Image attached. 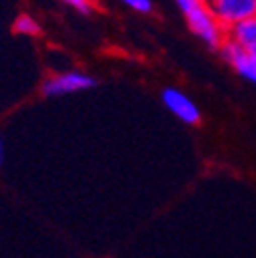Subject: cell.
<instances>
[{
  "mask_svg": "<svg viewBox=\"0 0 256 258\" xmlns=\"http://www.w3.org/2000/svg\"><path fill=\"white\" fill-rule=\"evenodd\" d=\"M184 17H186V23H188L190 31H193L199 39H203L211 49H219L221 43L226 41L223 39L226 37V27L217 21V17L211 13L207 3H199Z\"/></svg>",
  "mask_w": 256,
  "mask_h": 258,
  "instance_id": "6da1fadb",
  "label": "cell"
},
{
  "mask_svg": "<svg viewBox=\"0 0 256 258\" xmlns=\"http://www.w3.org/2000/svg\"><path fill=\"white\" fill-rule=\"evenodd\" d=\"M209 9L223 27L230 29L238 21L256 17V0H211Z\"/></svg>",
  "mask_w": 256,
  "mask_h": 258,
  "instance_id": "7a4b0ae2",
  "label": "cell"
},
{
  "mask_svg": "<svg viewBox=\"0 0 256 258\" xmlns=\"http://www.w3.org/2000/svg\"><path fill=\"white\" fill-rule=\"evenodd\" d=\"M219 51H221V57L226 59L230 66H234V70L240 76H244L246 80L256 84V59L240 43H236L234 39H228L221 43Z\"/></svg>",
  "mask_w": 256,
  "mask_h": 258,
  "instance_id": "3957f363",
  "label": "cell"
},
{
  "mask_svg": "<svg viewBox=\"0 0 256 258\" xmlns=\"http://www.w3.org/2000/svg\"><path fill=\"white\" fill-rule=\"evenodd\" d=\"M94 78L82 74V72H66V74H59L53 76L49 80H45L43 84V92L47 96H59V94H68V92H78V90H86L92 88Z\"/></svg>",
  "mask_w": 256,
  "mask_h": 258,
  "instance_id": "277c9868",
  "label": "cell"
},
{
  "mask_svg": "<svg viewBox=\"0 0 256 258\" xmlns=\"http://www.w3.org/2000/svg\"><path fill=\"white\" fill-rule=\"evenodd\" d=\"M162 101H164V105H166L180 121H184V123H188V125L199 123L201 113H199L197 105L190 101L184 92H180V90H176V88H166V90L162 92Z\"/></svg>",
  "mask_w": 256,
  "mask_h": 258,
  "instance_id": "5b68a950",
  "label": "cell"
},
{
  "mask_svg": "<svg viewBox=\"0 0 256 258\" xmlns=\"http://www.w3.org/2000/svg\"><path fill=\"white\" fill-rule=\"evenodd\" d=\"M230 39H234L236 43H240L246 51L256 47V17H248L244 21L234 23L230 29Z\"/></svg>",
  "mask_w": 256,
  "mask_h": 258,
  "instance_id": "8992f818",
  "label": "cell"
},
{
  "mask_svg": "<svg viewBox=\"0 0 256 258\" xmlns=\"http://www.w3.org/2000/svg\"><path fill=\"white\" fill-rule=\"evenodd\" d=\"M15 31H17V33H21V35H31V37H33V35H39L41 33V27H39V23L33 17L21 15L15 21Z\"/></svg>",
  "mask_w": 256,
  "mask_h": 258,
  "instance_id": "52a82bcc",
  "label": "cell"
},
{
  "mask_svg": "<svg viewBox=\"0 0 256 258\" xmlns=\"http://www.w3.org/2000/svg\"><path fill=\"white\" fill-rule=\"evenodd\" d=\"M121 3L138 13H144V15L152 11V0H121Z\"/></svg>",
  "mask_w": 256,
  "mask_h": 258,
  "instance_id": "ba28073f",
  "label": "cell"
},
{
  "mask_svg": "<svg viewBox=\"0 0 256 258\" xmlns=\"http://www.w3.org/2000/svg\"><path fill=\"white\" fill-rule=\"evenodd\" d=\"M61 3H66V5H70V7H74V9H78V11L84 13V15L90 13V3H88V0H61Z\"/></svg>",
  "mask_w": 256,
  "mask_h": 258,
  "instance_id": "9c48e42d",
  "label": "cell"
},
{
  "mask_svg": "<svg viewBox=\"0 0 256 258\" xmlns=\"http://www.w3.org/2000/svg\"><path fill=\"white\" fill-rule=\"evenodd\" d=\"M199 3H203V0H176V5H178V9L182 11V15H186L190 9H195Z\"/></svg>",
  "mask_w": 256,
  "mask_h": 258,
  "instance_id": "30bf717a",
  "label": "cell"
},
{
  "mask_svg": "<svg viewBox=\"0 0 256 258\" xmlns=\"http://www.w3.org/2000/svg\"><path fill=\"white\" fill-rule=\"evenodd\" d=\"M3 158H5V144H3V138H0V164H3Z\"/></svg>",
  "mask_w": 256,
  "mask_h": 258,
  "instance_id": "8fae6325",
  "label": "cell"
},
{
  "mask_svg": "<svg viewBox=\"0 0 256 258\" xmlns=\"http://www.w3.org/2000/svg\"><path fill=\"white\" fill-rule=\"evenodd\" d=\"M248 53H250V55H252V57H254V59H256V47H254V49H250V51H248Z\"/></svg>",
  "mask_w": 256,
  "mask_h": 258,
  "instance_id": "7c38bea8",
  "label": "cell"
},
{
  "mask_svg": "<svg viewBox=\"0 0 256 258\" xmlns=\"http://www.w3.org/2000/svg\"><path fill=\"white\" fill-rule=\"evenodd\" d=\"M203 3H207V5H209V3H211V0H203Z\"/></svg>",
  "mask_w": 256,
  "mask_h": 258,
  "instance_id": "4fadbf2b",
  "label": "cell"
}]
</instances>
